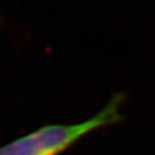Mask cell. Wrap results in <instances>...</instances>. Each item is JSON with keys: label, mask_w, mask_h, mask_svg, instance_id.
Listing matches in <instances>:
<instances>
[{"label": "cell", "mask_w": 155, "mask_h": 155, "mask_svg": "<svg viewBox=\"0 0 155 155\" xmlns=\"http://www.w3.org/2000/svg\"><path fill=\"white\" fill-rule=\"evenodd\" d=\"M123 96H115L90 119L74 124H50L0 147V155H61L88 134L119 123Z\"/></svg>", "instance_id": "1"}]
</instances>
